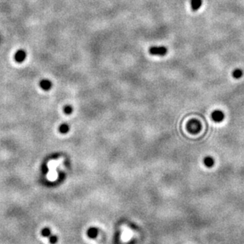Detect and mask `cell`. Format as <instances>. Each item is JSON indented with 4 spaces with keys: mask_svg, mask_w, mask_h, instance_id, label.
Listing matches in <instances>:
<instances>
[{
    "mask_svg": "<svg viewBox=\"0 0 244 244\" xmlns=\"http://www.w3.org/2000/svg\"><path fill=\"white\" fill-rule=\"evenodd\" d=\"M187 129L192 134L198 133L201 129V124H200V122L196 120H190L187 124Z\"/></svg>",
    "mask_w": 244,
    "mask_h": 244,
    "instance_id": "obj_1",
    "label": "cell"
},
{
    "mask_svg": "<svg viewBox=\"0 0 244 244\" xmlns=\"http://www.w3.org/2000/svg\"><path fill=\"white\" fill-rule=\"evenodd\" d=\"M149 52L153 55H160L163 56L167 53V48L164 46H153L150 48Z\"/></svg>",
    "mask_w": 244,
    "mask_h": 244,
    "instance_id": "obj_2",
    "label": "cell"
},
{
    "mask_svg": "<svg viewBox=\"0 0 244 244\" xmlns=\"http://www.w3.org/2000/svg\"><path fill=\"white\" fill-rule=\"evenodd\" d=\"M225 116L221 110H215L212 113V119L216 123H220L223 120Z\"/></svg>",
    "mask_w": 244,
    "mask_h": 244,
    "instance_id": "obj_3",
    "label": "cell"
},
{
    "mask_svg": "<svg viewBox=\"0 0 244 244\" xmlns=\"http://www.w3.org/2000/svg\"><path fill=\"white\" fill-rule=\"evenodd\" d=\"M25 57H26V53L24 50H18L15 53V60L18 63H21V62H23L25 60Z\"/></svg>",
    "mask_w": 244,
    "mask_h": 244,
    "instance_id": "obj_4",
    "label": "cell"
},
{
    "mask_svg": "<svg viewBox=\"0 0 244 244\" xmlns=\"http://www.w3.org/2000/svg\"><path fill=\"white\" fill-rule=\"evenodd\" d=\"M40 86L44 90H48L51 87V82L48 79H43L40 81Z\"/></svg>",
    "mask_w": 244,
    "mask_h": 244,
    "instance_id": "obj_5",
    "label": "cell"
},
{
    "mask_svg": "<svg viewBox=\"0 0 244 244\" xmlns=\"http://www.w3.org/2000/svg\"><path fill=\"white\" fill-rule=\"evenodd\" d=\"M191 8L193 10H197L200 9L202 4V0H191Z\"/></svg>",
    "mask_w": 244,
    "mask_h": 244,
    "instance_id": "obj_6",
    "label": "cell"
},
{
    "mask_svg": "<svg viewBox=\"0 0 244 244\" xmlns=\"http://www.w3.org/2000/svg\"><path fill=\"white\" fill-rule=\"evenodd\" d=\"M214 159L212 157L207 156L204 158V164L207 167H212L214 165Z\"/></svg>",
    "mask_w": 244,
    "mask_h": 244,
    "instance_id": "obj_7",
    "label": "cell"
},
{
    "mask_svg": "<svg viewBox=\"0 0 244 244\" xmlns=\"http://www.w3.org/2000/svg\"><path fill=\"white\" fill-rule=\"evenodd\" d=\"M242 74H243V72H242V70L239 68H237V69H234V71H233L232 76L234 78L238 79V78H240L242 76Z\"/></svg>",
    "mask_w": 244,
    "mask_h": 244,
    "instance_id": "obj_8",
    "label": "cell"
},
{
    "mask_svg": "<svg viewBox=\"0 0 244 244\" xmlns=\"http://www.w3.org/2000/svg\"><path fill=\"white\" fill-rule=\"evenodd\" d=\"M88 236L91 238H94L97 235V230L96 228H90L87 232Z\"/></svg>",
    "mask_w": 244,
    "mask_h": 244,
    "instance_id": "obj_9",
    "label": "cell"
},
{
    "mask_svg": "<svg viewBox=\"0 0 244 244\" xmlns=\"http://www.w3.org/2000/svg\"><path fill=\"white\" fill-rule=\"evenodd\" d=\"M69 129H70V128H69V125L67 124H61L60 127H59V132L63 134L67 133L69 131Z\"/></svg>",
    "mask_w": 244,
    "mask_h": 244,
    "instance_id": "obj_10",
    "label": "cell"
},
{
    "mask_svg": "<svg viewBox=\"0 0 244 244\" xmlns=\"http://www.w3.org/2000/svg\"><path fill=\"white\" fill-rule=\"evenodd\" d=\"M63 112L67 115L71 114V112H73L72 106H71V105H66V106H64V108H63Z\"/></svg>",
    "mask_w": 244,
    "mask_h": 244,
    "instance_id": "obj_11",
    "label": "cell"
},
{
    "mask_svg": "<svg viewBox=\"0 0 244 244\" xmlns=\"http://www.w3.org/2000/svg\"><path fill=\"white\" fill-rule=\"evenodd\" d=\"M42 235L44 237H50L51 236V231H50L49 228H44L41 231Z\"/></svg>",
    "mask_w": 244,
    "mask_h": 244,
    "instance_id": "obj_12",
    "label": "cell"
},
{
    "mask_svg": "<svg viewBox=\"0 0 244 244\" xmlns=\"http://www.w3.org/2000/svg\"><path fill=\"white\" fill-rule=\"evenodd\" d=\"M50 239V242H51V244H55V242H57V237L56 236H54V235H51V236L49 237Z\"/></svg>",
    "mask_w": 244,
    "mask_h": 244,
    "instance_id": "obj_13",
    "label": "cell"
},
{
    "mask_svg": "<svg viewBox=\"0 0 244 244\" xmlns=\"http://www.w3.org/2000/svg\"><path fill=\"white\" fill-rule=\"evenodd\" d=\"M123 235H124V236H123V238H124V239H125V240L128 239V238H130V236H128V235H129V231H128V230H124V233Z\"/></svg>",
    "mask_w": 244,
    "mask_h": 244,
    "instance_id": "obj_14",
    "label": "cell"
}]
</instances>
